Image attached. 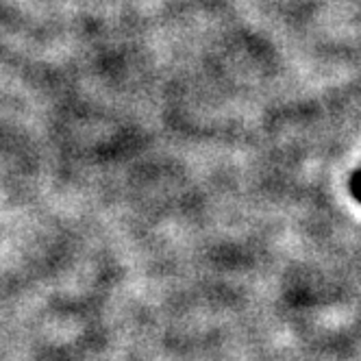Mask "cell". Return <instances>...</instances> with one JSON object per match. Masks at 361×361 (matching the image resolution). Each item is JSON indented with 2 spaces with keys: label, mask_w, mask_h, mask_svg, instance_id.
<instances>
[{
  "label": "cell",
  "mask_w": 361,
  "mask_h": 361,
  "mask_svg": "<svg viewBox=\"0 0 361 361\" xmlns=\"http://www.w3.org/2000/svg\"><path fill=\"white\" fill-rule=\"evenodd\" d=\"M350 190H353V194H355V198L361 202V170L353 176V183H350Z\"/></svg>",
  "instance_id": "obj_1"
}]
</instances>
